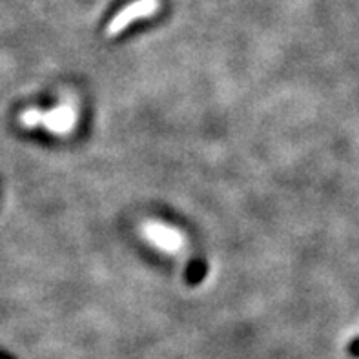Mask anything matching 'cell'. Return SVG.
<instances>
[{
  "mask_svg": "<svg viewBox=\"0 0 359 359\" xmlns=\"http://www.w3.org/2000/svg\"><path fill=\"white\" fill-rule=\"evenodd\" d=\"M206 273V264L203 261H191L187 269V281L190 285H196L201 279L205 278Z\"/></svg>",
  "mask_w": 359,
  "mask_h": 359,
  "instance_id": "obj_4",
  "label": "cell"
},
{
  "mask_svg": "<svg viewBox=\"0 0 359 359\" xmlns=\"http://www.w3.org/2000/svg\"><path fill=\"white\" fill-rule=\"evenodd\" d=\"M77 123V114L75 109L68 104H62L59 108L41 111V126H44L50 133L55 135H66L73 130Z\"/></svg>",
  "mask_w": 359,
  "mask_h": 359,
  "instance_id": "obj_3",
  "label": "cell"
},
{
  "mask_svg": "<svg viewBox=\"0 0 359 359\" xmlns=\"http://www.w3.org/2000/svg\"><path fill=\"white\" fill-rule=\"evenodd\" d=\"M161 8V0H135L132 4H128L115 15L106 26V35L115 36L123 33L130 24L141 18H148Z\"/></svg>",
  "mask_w": 359,
  "mask_h": 359,
  "instance_id": "obj_1",
  "label": "cell"
},
{
  "mask_svg": "<svg viewBox=\"0 0 359 359\" xmlns=\"http://www.w3.org/2000/svg\"><path fill=\"white\" fill-rule=\"evenodd\" d=\"M144 237L151 245H155L166 254H177L182 248V243H184L182 236L175 228H170L163 223H155V221L146 223Z\"/></svg>",
  "mask_w": 359,
  "mask_h": 359,
  "instance_id": "obj_2",
  "label": "cell"
},
{
  "mask_svg": "<svg viewBox=\"0 0 359 359\" xmlns=\"http://www.w3.org/2000/svg\"><path fill=\"white\" fill-rule=\"evenodd\" d=\"M348 352H351L354 358H359V337L351 343V346H348Z\"/></svg>",
  "mask_w": 359,
  "mask_h": 359,
  "instance_id": "obj_5",
  "label": "cell"
}]
</instances>
